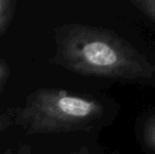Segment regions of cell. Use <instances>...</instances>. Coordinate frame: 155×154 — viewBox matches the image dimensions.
<instances>
[{
    "instance_id": "5b68a950",
    "label": "cell",
    "mask_w": 155,
    "mask_h": 154,
    "mask_svg": "<svg viewBox=\"0 0 155 154\" xmlns=\"http://www.w3.org/2000/svg\"><path fill=\"white\" fill-rule=\"evenodd\" d=\"M12 4V1L8 0H0V34L11 18L13 12Z\"/></svg>"
},
{
    "instance_id": "277c9868",
    "label": "cell",
    "mask_w": 155,
    "mask_h": 154,
    "mask_svg": "<svg viewBox=\"0 0 155 154\" xmlns=\"http://www.w3.org/2000/svg\"><path fill=\"white\" fill-rule=\"evenodd\" d=\"M131 3L155 22V0H131Z\"/></svg>"
},
{
    "instance_id": "52a82bcc",
    "label": "cell",
    "mask_w": 155,
    "mask_h": 154,
    "mask_svg": "<svg viewBox=\"0 0 155 154\" xmlns=\"http://www.w3.org/2000/svg\"><path fill=\"white\" fill-rule=\"evenodd\" d=\"M5 126H6L5 119H4L3 117H0V131H1L2 129H4Z\"/></svg>"
},
{
    "instance_id": "9c48e42d",
    "label": "cell",
    "mask_w": 155,
    "mask_h": 154,
    "mask_svg": "<svg viewBox=\"0 0 155 154\" xmlns=\"http://www.w3.org/2000/svg\"><path fill=\"white\" fill-rule=\"evenodd\" d=\"M19 154H25V153H19ZM28 154H29V153H28Z\"/></svg>"
},
{
    "instance_id": "7a4b0ae2",
    "label": "cell",
    "mask_w": 155,
    "mask_h": 154,
    "mask_svg": "<svg viewBox=\"0 0 155 154\" xmlns=\"http://www.w3.org/2000/svg\"><path fill=\"white\" fill-rule=\"evenodd\" d=\"M104 114L96 99L58 89H39L19 109L16 123L28 134L59 133L90 129Z\"/></svg>"
},
{
    "instance_id": "8992f818",
    "label": "cell",
    "mask_w": 155,
    "mask_h": 154,
    "mask_svg": "<svg viewBox=\"0 0 155 154\" xmlns=\"http://www.w3.org/2000/svg\"><path fill=\"white\" fill-rule=\"evenodd\" d=\"M5 79H6V70L2 64H0V91L3 88Z\"/></svg>"
},
{
    "instance_id": "3957f363",
    "label": "cell",
    "mask_w": 155,
    "mask_h": 154,
    "mask_svg": "<svg viewBox=\"0 0 155 154\" xmlns=\"http://www.w3.org/2000/svg\"><path fill=\"white\" fill-rule=\"evenodd\" d=\"M143 139L145 146L155 153V114L150 116L143 125Z\"/></svg>"
},
{
    "instance_id": "ba28073f",
    "label": "cell",
    "mask_w": 155,
    "mask_h": 154,
    "mask_svg": "<svg viewBox=\"0 0 155 154\" xmlns=\"http://www.w3.org/2000/svg\"><path fill=\"white\" fill-rule=\"evenodd\" d=\"M74 154H89V153H88V150H87V148H82V149H80L78 152H76V153H74Z\"/></svg>"
},
{
    "instance_id": "6da1fadb",
    "label": "cell",
    "mask_w": 155,
    "mask_h": 154,
    "mask_svg": "<svg viewBox=\"0 0 155 154\" xmlns=\"http://www.w3.org/2000/svg\"><path fill=\"white\" fill-rule=\"evenodd\" d=\"M53 61L77 74L120 80L155 76V64L130 42L109 30L65 25L55 30Z\"/></svg>"
}]
</instances>
